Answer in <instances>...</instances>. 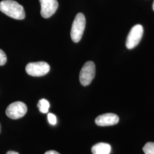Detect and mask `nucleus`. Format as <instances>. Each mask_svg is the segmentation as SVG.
<instances>
[{
    "label": "nucleus",
    "instance_id": "nucleus-4",
    "mask_svg": "<svg viewBox=\"0 0 154 154\" xmlns=\"http://www.w3.org/2000/svg\"><path fill=\"white\" fill-rule=\"evenodd\" d=\"M50 65L46 62H31L26 66L25 70L29 75L33 77H41L49 72Z\"/></svg>",
    "mask_w": 154,
    "mask_h": 154
},
{
    "label": "nucleus",
    "instance_id": "nucleus-8",
    "mask_svg": "<svg viewBox=\"0 0 154 154\" xmlns=\"http://www.w3.org/2000/svg\"><path fill=\"white\" fill-rule=\"evenodd\" d=\"M119 121V116L113 113H106L97 117L95 123L99 126H109L117 124Z\"/></svg>",
    "mask_w": 154,
    "mask_h": 154
},
{
    "label": "nucleus",
    "instance_id": "nucleus-13",
    "mask_svg": "<svg viewBox=\"0 0 154 154\" xmlns=\"http://www.w3.org/2000/svg\"><path fill=\"white\" fill-rule=\"evenodd\" d=\"M48 119L49 122L52 125H55L57 123V118L55 115L52 113H49L48 115Z\"/></svg>",
    "mask_w": 154,
    "mask_h": 154
},
{
    "label": "nucleus",
    "instance_id": "nucleus-10",
    "mask_svg": "<svg viewBox=\"0 0 154 154\" xmlns=\"http://www.w3.org/2000/svg\"><path fill=\"white\" fill-rule=\"evenodd\" d=\"M39 110L42 113H47L49 111L50 107L49 102L45 99H41L39 100L37 105Z\"/></svg>",
    "mask_w": 154,
    "mask_h": 154
},
{
    "label": "nucleus",
    "instance_id": "nucleus-14",
    "mask_svg": "<svg viewBox=\"0 0 154 154\" xmlns=\"http://www.w3.org/2000/svg\"><path fill=\"white\" fill-rule=\"evenodd\" d=\"M45 154H60L59 152H57V151H54V150H50V151H47V152H46Z\"/></svg>",
    "mask_w": 154,
    "mask_h": 154
},
{
    "label": "nucleus",
    "instance_id": "nucleus-9",
    "mask_svg": "<svg viewBox=\"0 0 154 154\" xmlns=\"http://www.w3.org/2000/svg\"><path fill=\"white\" fill-rule=\"evenodd\" d=\"M111 147L109 144L99 143L94 145L91 149L93 154H110Z\"/></svg>",
    "mask_w": 154,
    "mask_h": 154
},
{
    "label": "nucleus",
    "instance_id": "nucleus-2",
    "mask_svg": "<svg viewBox=\"0 0 154 154\" xmlns=\"http://www.w3.org/2000/svg\"><path fill=\"white\" fill-rule=\"evenodd\" d=\"M86 26V18L82 13H79L75 17L72 24L70 35L72 41L77 43L82 37Z\"/></svg>",
    "mask_w": 154,
    "mask_h": 154
},
{
    "label": "nucleus",
    "instance_id": "nucleus-3",
    "mask_svg": "<svg viewBox=\"0 0 154 154\" xmlns=\"http://www.w3.org/2000/svg\"><path fill=\"white\" fill-rule=\"evenodd\" d=\"M95 75V65L93 61H88L79 73V81L83 86L89 85Z\"/></svg>",
    "mask_w": 154,
    "mask_h": 154
},
{
    "label": "nucleus",
    "instance_id": "nucleus-17",
    "mask_svg": "<svg viewBox=\"0 0 154 154\" xmlns=\"http://www.w3.org/2000/svg\"><path fill=\"white\" fill-rule=\"evenodd\" d=\"M1 124H0V133H1Z\"/></svg>",
    "mask_w": 154,
    "mask_h": 154
},
{
    "label": "nucleus",
    "instance_id": "nucleus-12",
    "mask_svg": "<svg viewBox=\"0 0 154 154\" xmlns=\"http://www.w3.org/2000/svg\"><path fill=\"white\" fill-rule=\"evenodd\" d=\"M7 61V57L5 52L2 50L0 49V66H3Z\"/></svg>",
    "mask_w": 154,
    "mask_h": 154
},
{
    "label": "nucleus",
    "instance_id": "nucleus-5",
    "mask_svg": "<svg viewBox=\"0 0 154 154\" xmlns=\"http://www.w3.org/2000/svg\"><path fill=\"white\" fill-rule=\"evenodd\" d=\"M28 111L26 105L17 101L9 105L6 109V115L12 119H18L25 116Z\"/></svg>",
    "mask_w": 154,
    "mask_h": 154
},
{
    "label": "nucleus",
    "instance_id": "nucleus-7",
    "mask_svg": "<svg viewBox=\"0 0 154 154\" xmlns=\"http://www.w3.org/2000/svg\"><path fill=\"white\" fill-rule=\"evenodd\" d=\"M41 6V14L43 18H48L53 16L57 10V0H39Z\"/></svg>",
    "mask_w": 154,
    "mask_h": 154
},
{
    "label": "nucleus",
    "instance_id": "nucleus-15",
    "mask_svg": "<svg viewBox=\"0 0 154 154\" xmlns=\"http://www.w3.org/2000/svg\"><path fill=\"white\" fill-rule=\"evenodd\" d=\"M6 154H20L18 152H16V151H8Z\"/></svg>",
    "mask_w": 154,
    "mask_h": 154
},
{
    "label": "nucleus",
    "instance_id": "nucleus-6",
    "mask_svg": "<svg viewBox=\"0 0 154 154\" xmlns=\"http://www.w3.org/2000/svg\"><path fill=\"white\" fill-rule=\"evenodd\" d=\"M143 26L138 24L132 27L127 37L126 47L128 49H132L136 47L142 38Z\"/></svg>",
    "mask_w": 154,
    "mask_h": 154
},
{
    "label": "nucleus",
    "instance_id": "nucleus-11",
    "mask_svg": "<svg viewBox=\"0 0 154 154\" xmlns=\"http://www.w3.org/2000/svg\"><path fill=\"white\" fill-rule=\"evenodd\" d=\"M143 150L145 154H154V142L146 143L143 147Z\"/></svg>",
    "mask_w": 154,
    "mask_h": 154
},
{
    "label": "nucleus",
    "instance_id": "nucleus-1",
    "mask_svg": "<svg viewBox=\"0 0 154 154\" xmlns=\"http://www.w3.org/2000/svg\"><path fill=\"white\" fill-rule=\"evenodd\" d=\"M0 11L16 20H23L25 17L23 7L13 0H4L0 2Z\"/></svg>",
    "mask_w": 154,
    "mask_h": 154
},
{
    "label": "nucleus",
    "instance_id": "nucleus-16",
    "mask_svg": "<svg viewBox=\"0 0 154 154\" xmlns=\"http://www.w3.org/2000/svg\"><path fill=\"white\" fill-rule=\"evenodd\" d=\"M152 9H153V10H154V2H153V5H152Z\"/></svg>",
    "mask_w": 154,
    "mask_h": 154
}]
</instances>
